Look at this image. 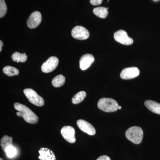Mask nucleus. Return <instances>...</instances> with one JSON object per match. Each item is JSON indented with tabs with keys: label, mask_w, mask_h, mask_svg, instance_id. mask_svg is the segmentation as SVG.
Here are the masks:
<instances>
[{
	"label": "nucleus",
	"mask_w": 160,
	"mask_h": 160,
	"mask_svg": "<svg viewBox=\"0 0 160 160\" xmlns=\"http://www.w3.org/2000/svg\"><path fill=\"white\" fill-rule=\"evenodd\" d=\"M118 109H122V107L121 106H119L118 107Z\"/></svg>",
	"instance_id": "a878e982"
},
{
	"label": "nucleus",
	"mask_w": 160,
	"mask_h": 160,
	"mask_svg": "<svg viewBox=\"0 0 160 160\" xmlns=\"http://www.w3.org/2000/svg\"><path fill=\"white\" fill-rule=\"evenodd\" d=\"M98 106L99 109L106 112H113L118 110V104L110 98H102L98 101Z\"/></svg>",
	"instance_id": "7ed1b4c3"
},
{
	"label": "nucleus",
	"mask_w": 160,
	"mask_h": 160,
	"mask_svg": "<svg viewBox=\"0 0 160 160\" xmlns=\"http://www.w3.org/2000/svg\"><path fill=\"white\" fill-rule=\"evenodd\" d=\"M93 12L96 16L101 18H106L108 15V9L104 7H98L94 8Z\"/></svg>",
	"instance_id": "2eb2a0df"
},
{
	"label": "nucleus",
	"mask_w": 160,
	"mask_h": 160,
	"mask_svg": "<svg viewBox=\"0 0 160 160\" xmlns=\"http://www.w3.org/2000/svg\"><path fill=\"white\" fill-rule=\"evenodd\" d=\"M86 93L85 91H80L76 93L72 98V102L74 104H78L82 102L86 97Z\"/></svg>",
	"instance_id": "aec40b11"
},
{
	"label": "nucleus",
	"mask_w": 160,
	"mask_h": 160,
	"mask_svg": "<svg viewBox=\"0 0 160 160\" xmlns=\"http://www.w3.org/2000/svg\"><path fill=\"white\" fill-rule=\"evenodd\" d=\"M139 73V70L137 67H129L125 68L122 70L120 74V77L122 79H131L137 77Z\"/></svg>",
	"instance_id": "1a4fd4ad"
},
{
	"label": "nucleus",
	"mask_w": 160,
	"mask_h": 160,
	"mask_svg": "<svg viewBox=\"0 0 160 160\" xmlns=\"http://www.w3.org/2000/svg\"><path fill=\"white\" fill-rule=\"evenodd\" d=\"M145 105L150 111L156 114H160V103L151 100H147L145 102Z\"/></svg>",
	"instance_id": "4468645a"
},
{
	"label": "nucleus",
	"mask_w": 160,
	"mask_h": 160,
	"mask_svg": "<svg viewBox=\"0 0 160 160\" xmlns=\"http://www.w3.org/2000/svg\"><path fill=\"white\" fill-rule=\"evenodd\" d=\"M126 138L135 144H140L143 137V131L138 126L130 127L126 130Z\"/></svg>",
	"instance_id": "f03ea898"
},
{
	"label": "nucleus",
	"mask_w": 160,
	"mask_h": 160,
	"mask_svg": "<svg viewBox=\"0 0 160 160\" xmlns=\"http://www.w3.org/2000/svg\"><path fill=\"white\" fill-rule=\"evenodd\" d=\"M24 93L32 104L39 107L44 106L45 102L43 98L39 95L33 89L30 88L25 89Z\"/></svg>",
	"instance_id": "20e7f679"
},
{
	"label": "nucleus",
	"mask_w": 160,
	"mask_h": 160,
	"mask_svg": "<svg viewBox=\"0 0 160 160\" xmlns=\"http://www.w3.org/2000/svg\"><path fill=\"white\" fill-rule=\"evenodd\" d=\"M12 58L13 61L18 63L25 62L27 59V56L25 53L22 54L16 52L12 55Z\"/></svg>",
	"instance_id": "a211bd4d"
},
{
	"label": "nucleus",
	"mask_w": 160,
	"mask_h": 160,
	"mask_svg": "<svg viewBox=\"0 0 160 160\" xmlns=\"http://www.w3.org/2000/svg\"><path fill=\"white\" fill-rule=\"evenodd\" d=\"M103 0H90V3L92 6H98L101 5Z\"/></svg>",
	"instance_id": "5701e85b"
},
{
	"label": "nucleus",
	"mask_w": 160,
	"mask_h": 160,
	"mask_svg": "<svg viewBox=\"0 0 160 160\" xmlns=\"http://www.w3.org/2000/svg\"><path fill=\"white\" fill-rule=\"evenodd\" d=\"M61 133L63 138L67 142L70 143L75 142V130L73 127L71 126H64L61 129Z\"/></svg>",
	"instance_id": "6e6552de"
},
{
	"label": "nucleus",
	"mask_w": 160,
	"mask_h": 160,
	"mask_svg": "<svg viewBox=\"0 0 160 160\" xmlns=\"http://www.w3.org/2000/svg\"><path fill=\"white\" fill-rule=\"evenodd\" d=\"M95 60L94 57L91 54L84 55L80 60V68L82 70H85L90 67Z\"/></svg>",
	"instance_id": "f8f14e48"
},
{
	"label": "nucleus",
	"mask_w": 160,
	"mask_h": 160,
	"mask_svg": "<svg viewBox=\"0 0 160 160\" xmlns=\"http://www.w3.org/2000/svg\"><path fill=\"white\" fill-rule=\"evenodd\" d=\"M154 1H156V0H154Z\"/></svg>",
	"instance_id": "cd10ccee"
},
{
	"label": "nucleus",
	"mask_w": 160,
	"mask_h": 160,
	"mask_svg": "<svg viewBox=\"0 0 160 160\" xmlns=\"http://www.w3.org/2000/svg\"><path fill=\"white\" fill-rule=\"evenodd\" d=\"M65 82L66 78L63 75L60 74L54 78L52 80V83L54 87L58 88L63 86L65 84Z\"/></svg>",
	"instance_id": "dca6fc26"
},
{
	"label": "nucleus",
	"mask_w": 160,
	"mask_h": 160,
	"mask_svg": "<svg viewBox=\"0 0 160 160\" xmlns=\"http://www.w3.org/2000/svg\"><path fill=\"white\" fill-rule=\"evenodd\" d=\"M97 160H111L109 157L106 155L101 156Z\"/></svg>",
	"instance_id": "b1692460"
},
{
	"label": "nucleus",
	"mask_w": 160,
	"mask_h": 160,
	"mask_svg": "<svg viewBox=\"0 0 160 160\" xmlns=\"http://www.w3.org/2000/svg\"><path fill=\"white\" fill-rule=\"evenodd\" d=\"M40 156L38 159L41 160H56L55 156L53 152L46 148H42L38 151Z\"/></svg>",
	"instance_id": "ddd939ff"
},
{
	"label": "nucleus",
	"mask_w": 160,
	"mask_h": 160,
	"mask_svg": "<svg viewBox=\"0 0 160 160\" xmlns=\"http://www.w3.org/2000/svg\"><path fill=\"white\" fill-rule=\"evenodd\" d=\"M114 38L118 42L126 46L131 45L133 42V39L129 38L126 32L124 30L116 32L114 34Z\"/></svg>",
	"instance_id": "39448f33"
},
{
	"label": "nucleus",
	"mask_w": 160,
	"mask_h": 160,
	"mask_svg": "<svg viewBox=\"0 0 160 160\" xmlns=\"http://www.w3.org/2000/svg\"><path fill=\"white\" fill-rule=\"evenodd\" d=\"M72 37L76 39L86 40L89 37V32L85 27L82 26H76L72 29L71 32Z\"/></svg>",
	"instance_id": "423d86ee"
},
{
	"label": "nucleus",
	"mask_w": 160,
	"mask_h": 160,
	"mask_svg": "<svg viewBox=\"0 0 160 160\" xmlns=\"http://www.w3.org/2000/svg\"><path fill=\"white\" fill-rule=\"evenodd\" d=\"M78 127L82 131L89 135H94L96 133L94 127L91 124L84 120H78L77 122Z\"/></svg>",
	"instance_id": "9b49d317"
},
{
	"label": "nucleus",
	"mask_w": 160,
	"mask_h": 160,
	"mask_svg": "<svg viewBox=\"0 0 160 160\" xmlns=\"http://www.w3.org/2000/svg\"><path fill=\"white\" fill-rule=\"evenodd\" d=\"M42 14L39 12L35 11L30 15L27 22L28 27L30 29H35L41 24L42 22Z\"/></svg>",
	"instance_id": "9d476101"
},
{
	"label": "nucleus",
	"mask_w": 160,
	"mask_h": 160,
	"mask_svg": "<svg viewBox=\"0 0 160 160\" xmlns=\"http://www.w3.org/2000/svg\"><path fill=\"white\" fill-rule=\"evenodd\" d=\"M5 152L8 157L12 158L15 156L17 154V149L13 146H9L6 148Z\"/></svg>",
	"instance_id": "412c9836"
},
{
	"label": "nucleus",
	"mask_w": 160,
	"mask_h": 160,
	"mask_svg": "<svg viewBox=\"0 0 160 160\" xmlns=\"http://www.w3.org/2000/svg\"><path fill=\"white\" fill-rule=\"evenodd\" d=\"M12 146V138L7 135L4 136L1 140V146L3 151L5 152L6 148Z\"/></svg>",
	"instance_id": "f3484780"
},
{
	"label": "nucleus",
	"mask_w": 160,
	"mask_h": 160,
	"mask_svg": "<svg viewBox=\"0 0 160 160\" xmlns=\"http://www.w3.org/2000/svg\"><path fill=\"white\" fill-rule=\"evenodd\" d=\"M14 107L16 110L18 111L17 115L22 117L26 122L31 124H36L38 121V118L31 109L27 106L19 103H15Z\"/></svg>",
	"instance_id": "f257e3e1"
},
{
	"label": "nucleus",
	"mask_w": 160,
	"mask_h": 160,
	"mask_svg": "<svg viewBox=\"0 0 160 160\" xmlns=\"http://www.w3.org/2000/svg\"><path fill=\"white\" fill-rule=\"evenodd\" d=\"M0 160H4L3 159H2V158H0Z\"/></svg>",
	"instance_id": "bb28decb"
},
{
	"label": "nucleus",
	"mask_w": 160,
	"mask_h": 160,
	"mask_svg": "<svg viewBox=\"0 0 160 160\" xmlns=\"http://www.w3.org/2000/svg\"><path fill=\"white\" fill-rule=\"evenodd\" d=\"M3 45V42L2 41H0V52L2 51V47Z\"/></svg>",
	"instance_id": "393cba45"
},
{
	"label": "nucleus",
	"mask_w": 160,
	"mask_h": 160,
	"mask_svg": "<svg viewBox=\"0 0 160 160\" xmlns=\"http://www.w3.org/2000/svg\"><path fill=\"white\" fill-rule=\"evenodd\" d=\"M59 60L56 57H51L45 62L42 67V71L45 73H49L56 69L58 65Z\"/></svg>",
	"instance_id": "0eeeda50"
},
{
	"label": "nucleus",
	"mask_w": 160,
	"mask_h": 160,
	"mask_svg": "<svg viewBox=\"0 0 160 160\" xmlns=\"http://www.w3.org/2000/svg\"><path fill=\"white\" fill-rule=\"evenodd\" d=\"M7 6L5 0H0V18L5 16L7 12Z\"/></svg>",
	"instance_id": "4be33fe9"
},
{
	"label": "nucleus",
	"mask_w": 160,
	"mask_h": 160,
	"mask_svg": "<svg viewBox=\"0 0 160 160\" xmlns=\"http://www.w3.org/2000/svg\"><path fill=\"white\" fill-rule=\"evenodd\" d=\"M3 72L9 77L18 75L19 73V70L17 68L11 66H6L3 69Z\"/></svg>",
	"instance_id": "6ab92c4d"
}]
</instances>
